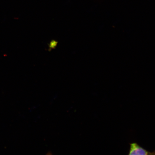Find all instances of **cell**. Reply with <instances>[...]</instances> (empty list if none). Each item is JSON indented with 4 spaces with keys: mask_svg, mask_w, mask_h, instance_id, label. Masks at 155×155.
<instances>
[{
    "mask_svg": "<svg viewBox=\"0 0 155 155\" xmlns=\"http://www.w3.org/2000/svg\"><path fill=\"white\" fill-rule=\"evenodd\" d=\"M130 145L129 155H155V150L153 152H149L136 143H130Z\"/></svg>",
    "mask_w": 155,
    "mask_h": 155,
    "instance_id": "1",
    "label": "cell"
}]
</instances>
